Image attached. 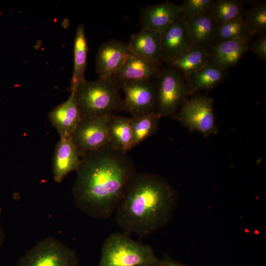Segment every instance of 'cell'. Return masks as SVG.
Instances as JSON below:
<instances>
[{
	"instance_id": "6da1fadb",
	"label": "cell",
	"mask_w": 266,
	"mask_h": 266,
	"mask_svg": "<svg viewBox=\"0 0 266 266\" xmlns=\"http://www.w3.org/2000/svg\"><path fill=\"white\" fill-rule=\"evenodd\" d=\"M72 187L77 208L96 218L108 219L135 172L131 158L108 144L81 157Z\"/></svg>"
},
{
	"instance_id": "7a4b0ae2",
	"label": "cell",
	"mask_w": 266,
	"mask_h": 266,
	"mask_svg": "<svg viewBox=\"0 0 266 266\" xmlns=\"http://www.w3.org/2000/svg\"><path fill=\"white\" fill-rule=\"evenodd\" d=\"M177 202L175 190L165 178L135 172L116 205V220L126 232L145 237L169 223Z\"/></svg>"
},
{
	"instance_id": "3957f363",
	"label": "cell",
	"mask_w": 266,
	"mask_h": 266,
	"mask_svg": "<svg viewBox=\"0 0 266 266\" xmlns=\"http://www.w3.org/2000/svg\"><path fill=\"white\" fill-rule=\"evenodd\" d=\"M119 87L111 77L84 80L73 91L81 118L112 114L122 102Z\"/></svg>"
},
{
	"instance_id": "277c9868",
	"label": "cell",
	"mask_w": 266,
	"mask_h": 266,
	"mask_svg": "<svg viewBox=\"0 0 266 266\" xmlns=\"http://www.w3.org/2000/svg\"><path fill=\"white\" fill-rule=\"evenodd\" d=\"M160 261L150 246L115 233L103 244L99 266H145Z\"/></svg>"
},
{
	"instance_id": "5b68a950",
	"label": "cell",
	"mask_w": 266,
	"mask_h": 266,
	"mask_svg": "<svg viewBox=\"0 0 266 266\" xmlns=\"http://www.w3.org/2000/svg\"><path fill=\"white\" fill-rule=\"evenodd\" d=\"M18 266H78L75 252L49 236L39 241L20 260Z\"/></svg>"
},
{
	"instance_id": "8992f818",
	"label": "cell",
	"mask_w": 266,
	"mask_h": 266,
	"mask_svg": "<svg viewBox=\"0 0 266 266\" xmlns=\"http://www.w3.org/2000/svg\"><path fill=\"white\" fill-rule=\"evenodd\" d=\"M173 117L190 131L206 137L217 133L212 100L196 96L185 101Z\"/></svg>"
},
{
	"instance_id": "52a82bcc",
	"label": "cell",
	"mask_w": 266,
	"mask_h": 266,
	"mask_svg": "<svg viewBox=\"0 0 266 266\" xmlns=\"http://www.w3.org/2000/svg\"><path fill=\"white\" fill-rule=\"evenodd\" d=\"M157 81L156 112L161 117L173 116L188 95L187 84L173 67L162 69Z\"/></svg>"
},
{
	"instance_id": "ba28073f",
	"label": "cell",
	"mask_w": 266,
	"mask_h": 266,
	"mask_svg": "<svg viewBox=\"0 0 266 266\" xmlns=\"http://www.w3.org/2000/svg\"><path fill=\"white\" fill-rule=\"evenodd\" d=\"M124 93L119 111L137 117L156 112L157 88L155 81L115 82Z\"/></svg>"
},
{
	"instance_id": "9c48e42d",
	"label": "cell",
	"mask_w": 266,
	"mask_h": 266,
	"mask_svg": "<svg viewBox=\"0 0 266 266\" xmlns=\"http://www.w3.org/2000/svg\"><path fill=\"white\" fill-rule=\"evenodd\" d=\"M111 114L82 118L71 137L80 156L108 144V124Z\"/></svg>"
},
{
	"instance_id": "30bf717a",
	"label": "cell",
	"mask_w": 266,
	"mask_h": 266,
	"mask_svg": "<svg viewBox=\"0 0 266 266\" xmlns=\"http://www.w3.org/2000/svg\"><path fill=\"white\" fill-rule=\"evenodd\" d=\"M161 60L168 63L192 46L185 19L180 18L160 33Z\"/></svg>"
},
{
	"instance_id": "8fae6325",
	"label": "cell",
	"mask_w": 266,
	"mask_h": 266,
	"mask_svg": "<svg viewBox=\"0 0 266 266\" xmlns=\"http://www.w3.org/2000/svg\"><path fill=\"white\" fill-rule=\"evenodd\" d=\"M128 44L112 39L102 43L96 56V70L100 78L113 76L130 56Z\"/></svg>"
},
{
	"instance_id": "7c38bea8",
	"label": "cell",
	"mask_w": 266,
	"mask_h": 266,
	"mask_svg": "<svg viewBox=\"0 0 266 266\" xmlns=\"http://www.w3.org/2000/svg\"><path fill=\"white\" fill-rule=\"evenodd\" d=\"M81 158L71 136L60 137L57 144L52 160V172L54 181L61 183L71 171H77Z\"/></svg>"
},
{
	"instance_id": "4fadbf2b",
	"label": "cell",
	"mask_w": 266,
	"mask_h": 266,
	"mask_svg": "<svg viewBox=\"0 0 266 266\" xmlns=\"http://www.w3.org/2000/svg\"><path fill=\"white\" fill-rule=\"evenodd\" d=\"M180 18H182L181 6L171 2L144 7L140 13L142 28L159 33Z\"/></svg>"
},
{
	"instance_id": "5bb4252c",
	"label": "cell",
	"mask_w": 266,
	"mask_h": 266,
	"mask_svg": "<svg viewBox=\"0 0 266 266\" xmlns=\"http://www.w3.org/2000/svg\"><path fill=\"white\" fill-rule=\"evenodd\" d=\"M70 92L67 100L49 113L50 122L60 137L71 136L82 118L74 93Z\"/></svg>"
},
{
	"instance_id": "9a60e30c",
	"label": "cell",
	"mask_w": 266,
	"mask_h": 266,
	"mask_svg": "<svg viewBox=\"0 0 266 266\" xmlns=\"http://www.w3.org/2000/svg\"><path fill=\"white\" fill-rule=\"evenodd\" d=\"M127 44L130 54L158 65L160 64V33L141 28L131 35Z\"/></svg>"
},
{
	"instance_id": "2e32d148",
	"label": "cell",
	"mask_w": 266,
	"mask_h": 266,
	"mask_svg": "<svg viewBox=\"0 0 266 266\" xmlns=\"http://www.w3.org/2000/svg\"><path fill=\"white\" fill-rule=\"evenodd\" d=\"M246 35L237 38L216 41L210 52L211 60L225 70L237 63L249 48Z\"/></svg>"
},
{
	"instance_id": "e0dca14e",
	"label": "cell",
	"mask_w": 266,
	"mask_h": 266,
	"mask_svg": "<svg viewBox=\"0 0 266 266\" xmlns=\"http://www.w3.org/2000/svg\"><path fill=\"white\" fill-rule=\"evenodd\" d=\"M159 66L130 54L122 67L111 78L115 82L155 81L161 70Z\"/></svg>"
},
{
	"instance_id": "ac0fdd59",
	"label": "cell",
	"mask_w": 266,
	"mask_h": 266,
	"mask_svg": "<svg viewBox=\"0 0 266 266\" xmlns=\"http://www.w3.org/2000/svg\"><path fill=\"white\" fill-rule=\"evenodd\" d=\"M185 19L192 46L207 48L216 40L218 25L210 13Z\"/></svg>"
},
{
	"instance_id": "d6986e66",
	"label": "cell",
	"mask_w": 266,
	"mask_h": 266,
	"mask_svg": "<svg viewBox=\"0 0 266 266\" xmlns=\"http://www.w3.org/2000/svg\"><path fill=\"white\" fill-rule=\"evenodd\" d=\"M108 145L125 153L133 148L131 117L111 114L108 124Z\"/></svg>"
},
{
	"instance_id": "ffe728a7",
	"label": "cell",
	"mask_w": 266,
	"mask_h": 266,
	"mask_svg": "<svg viewBox=\"0 0 266 266\" xmlns=\"http://www.w3.org/2000/svg\"><path fill=\"white\" fill-rule=\"evenodd\" d=\"M225 76V70L211 60L187 78L188 94L211 88L220 83Z\"/></svg>"
},
{
	"instance_id": "44dd1931",
	"label": "cell",
	"mask_w": 266,
	"mask_h": 266,
	"mask_svg": "<svg viewBox=\"0 0 266 266\" xmlns=\"http://www.w3.org/2000/svg\"><path fill=\"white\" fill-rule=\"evenodd\" d=\"M88 46L85 27L79 25L76 29L73 46L74 66L69 91L74 90L80 83L85 80Z\"/></svg>"
},
{
	"instance_id": "7402d4cb",
	"label": "cell",
	"mask_w": 266,
	"mask_h": 266,
	"mask_svg": "<svg viewBox=\"0 0 266 266\" xmlns=\"http://www.w3.org/2000/svg\"><path fill=\"white\" fill-rule=\"evenodd\" d=\"M210 61V52L207 48L192 46L169 64L172 67L180 71L187 78Z\"/></svg>"
},
{
	"instance_id": "603a6c76",
	"label": "cell",
	"mask_w": 266,
	"mask_h": 266,
	"mask_svg": "<svg viewBox=\"0 0 266 266\" xmlns=\"http://www.w3.org/2000/svg\"><path fill=\"white\" fill-rule=\"evenodd\" d=\"M160 118L156 112L131 117L133 148L156 133Z\"/></svg>"
},
{
	"instance_id": "cb8c5ba5",
	"label": "cell",
	"mask_w": 266,
	"mask_h": 266,
	"mask_svg": "<svg viewBox=\"0 0 266 266\" xmlns=\"http://www.w3.org/2000/svg\"><path fill=\"white\" fill-rule=\"evenodd\" d=\"M243 13L242 2L237 0L214 1L210 11V14L217 25L243 18Z\"/></svg>"
},
{
	"instance_id": "d4e9b609",
	"label": "cell",
	"mask_w": 266,
	"mask_h": 266,
	"mask_svg": "<svg viewBox=\"0 0 266 266\" xmlns=\"http://www.w3.org/2000/svg\"><path fill=\"white\" fill-rule=\"evenodd\" d=\"M245 32L249 37L255 34H264L266 31V1L255 3L246 14Z\"/></svg>"
},
{
	"instance_id": "484cf974",
	"label": "cell",
	"mask_w": 266,
	"mask_h": 266,
	"mask_svg": "<svg viewBox=\"0 0 266 266\" xmlns=\"http://www.w3.org/2000/svg\"><path fill=\"white\" fill-rule=\"evenodd\" d=\"M246 35L244 19L239 18L218 25L216 40L220 41L233 39Z\"/></svg>"
},
{
	"instance_id": "4316f807",
	"label": "cell",
	"mask_w": 266,
	"mask_h": 266,
	"mask_svg": "<svg viewBox=\"0 0 266 266\" xmlns=\"http://www.w3.org/2000/svg\"><path fill=\"white\" fill-rule=\"evenodd\" d=\"M213 0H186L180 5L182 18L189 17L210 13L214 3Z\"/></svg>"
},
{
	"instance_id": "83f0119b",
	"label": "cell",
	"mask_w": 266,
	"mask_h": 266,
	"mask_svg": "<svg viewBox=\"0 0 266 266\" xmlns=\"http://www.w3.org/2000/svg\"><path fill=\"white\" fill-rule=\"evenodd\" d=\"M257 57L260 60H266V34L261 35L258 39L254 41L252 45L249 47Z\"/></svg>"
},
{
	"instance_id": "f1b7e54d",
	"label": "cell",
	"mask_w": 266,
	"mask_h": 266,
	"mask_svg": "<svg viewBox=\"0 0 266 266\" xmlns=\"http://www.w3.org/2000/svg\"><path fill=\"white\" fill-rule=\"evenodd\" d=\"M160 266H189L187 265L181 264L168 256H165L163 260H161Z\"/></svg>"
},
{
	"instance_id": "f546056e",
	"label": "cell",
	"mask_w": 266,
	"mask_h": 266,
	"mask_svg": "<svg viewBox=\"0 0 266 266\" xmlns=\"http://www.w3.org/2000/svg\"><path fill=\"white\" fill-rule=\"evenodd\" d=\"M3 238H4V234L1 227H0V246L1 245L3 242Z\"/></svg>"
},
{
	"instance_id": "4dcf8cb0",
	"label": "cell",
	"mask_w": 266,
	"mask_h": 266,
	"mask_svg": "<svg viewBox=\"0 0 266 266\" xmlns=\"http://www.w3.org/2000/svg\"><path fill=\"white\" fill-rule=\"evenodd\" d=\"M161 260H160L159 262H157L156 263H154V264H151V265H147V266H160V264H161Z\"/></svg>"
},
{
	"instance_id": "1f68e13d",
	"label": "cell",
	"mask_w": 266,
	"mask_h": 266,
	"mask_svg": "<svg viewBox=\"0 0 266 266\" xmlns=\"http://www.w3.org/2000/svg\"><path fill=\"white\" fill-rule=\"evenodd\" d=\"M0 212H1V208L0 207Z\"/></svg>"
}]
</instances>
